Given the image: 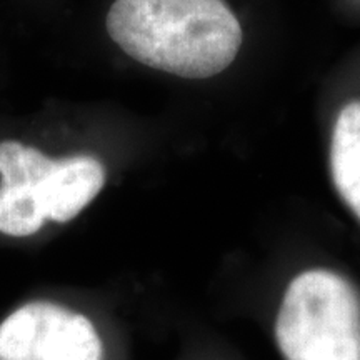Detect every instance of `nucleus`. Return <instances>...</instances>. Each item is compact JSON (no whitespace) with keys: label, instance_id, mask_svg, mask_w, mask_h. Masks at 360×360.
<instances>
[{"label":"nucleus","instance_id":"3","mask_svg":"<svg viewBox=\"0 0 360 360\" xmlns=\"http://www.w3.org/2000/svg\"><path fill=\"white\" fill-rule=\"evenodd\" d=\"M0 175L29 182L45 219L56 222L79 215L105 184L102 164L92 157L52 160L15 141L0 142Z\"/></svg>","mask_w":360,"mask_h":360},{"label":"nucleus","instance_id":"5","mask_svg":"<svg viewBox=\"0 0 360 360\" xmlns=\"http://www.w3.org/2000/svg\"><path fill=\"white\" fill-rule=\"evenodd\" d=\"M330 174L339 197L360 220V101L342 107L330 139Z\"/></svg>","mask_w":360,"mask_h":360},{"label":"nucleus","instance_id":"1","mask_svg":"<svg viewBox=\"0 0 360 360\" xmlns=\"http://www.w3.org/2000/svg\"><path fill=\"white\" fill-rule=\"evenodd\" d=\"M105 25L127 56L186 79L220 74L242 45L240 22L224 0H115Z\"/></svg>","mask_w":360,"mask_h":360},{"label":"nucleus","instance_id":"6","mask_svg":"<svg viewBox=\"0 0 360 360\" xmlns=\"http://www.w3.org/2000/svg\"><path fill=\"white\" fill-rule=\"evenodd\" d=\"M44 222L42 207L25 180H0V232L12 237H27L39 232Z\"/></svg>","mask_w":360,"mask_h":360},{"label":"nucleus","instance_id":"2","mask_svg":"<svg viewBox=\"0 0 360 360\" xmlns=\"http://www.w3.org/2000/svg\"><path fill=\"white\" fill-rule=\"evenodd\" d=\"M282 360H360V294L334 269L310 267L287 282L272 322Z\"/></svg>","mask_w":360,"mask_h":360},{"label":"nucleus","instance_id":"4","mask_svg":"<svg viewBox=\"0 0 360 360\" xmlns=\"http://www.w3.org/2000/svg\"><path fill=\"white\" fill-rule=\"evenodd\" d=\"M0 360H102V342L85 315L30 302L0 323Z\"/></svg>","mask_w":360,"mask_h":360}]
</instances>
